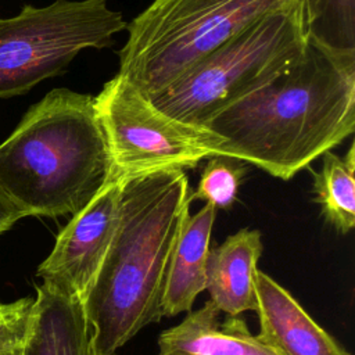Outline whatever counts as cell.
<instances>
[{
	"label": "cell",
	"mask_w": 355,
	"mask_h": 355,
	"mask_svg": "<svg viewBox=\"0 0 355 355\" xmlns=\"http://www.w3.org/2000/svg\"><path fill=\"white\" fill-rule=\"evenodd\" d=\"M201 126L218 154L288 180L355 130V54L306 39L304 53Z\"/></svg>",
	"instance_id": "1"
},
{
	"label": "cell",
	"mask_w": 355,
	"mask_h": 355,
	"mask_svg": "<svg viewBox=\"0 0 355 355\" xmlns=\"http://www.w3.org/2000/svg\"><path fill=\"white\" fill-rule=\"evenodd\" d=\"M119 183L116 229L82 298L96 355H115L141 329L162 319L171 257L190 215L183 169L119 176Z\"/></svg>",
	"instance_id": "2"
},
{
	"label": "cell",
	"mask_w": 355,
	"mask_h": 355,
	"mask_svg": "<svg viewBox=\"0 0 355 355\" xmlns=\"http://www.w3.org/2000/svg\"><path fill=\"white\" fill-rule=\"evenodd\" d=\"M94 97L53 89L0 144V189L26 216L75 215L115 178Z\"/></svg>",
	"instance_id": "3"
},
{
	"label": "cell",
	"mask_w": 355,
	"mask_h": 355,
	"mask_svg": "<svg viewBox=\"0 0 355 355\" xmlns=\"http://www.w3.org/2000/svg\"><path fill=\"white\" fill-rule=\"evenodd\" d=\"M304 0H154L126 25L118 75L153 98L263 15Z\"/></svg>",
	"instance_id": "4"
},
{
	"label": "cell",
	"mask_w": 355,
	"mask_h": 355,
	"mask_svg": "<svg viewBox=\"0 0 355 355\" xmlns=\"http://www.w3.org/2000/svg\"><path fill=\"white\" fill-rule=\"evenodd\" d=\"M305 44L304 6L263 15L148 100L168 116L201 126L215 112L295 61Z\"/></svg>",
	"instance_id": "5"
},
{
	"label": "cell",
	"mask_w": 355,
	"mask_h": 355,
	"mask_svg": "<svg viewBox=\"0 0 355 355\" xmlns=\"http://www.w3.org/2000/svg\"><path fill=\"white\" fill-rule=\"evenodd\" d=\"M126 25L108 0L26 4L15 17L0 18V98L22 96L62 73L82 50L111 46Z\"/></svg>",
	"instance_id": "6"
},
{
	"label": "cell",
	"mask_w": 355,
	"mask_h": 355,
	"mask_svg": "<svg viewBox=\"0 0 355 355\" xmlns=\"http://www.w3.org/2000/svg\"><path fill=\"white\" fill-rule=\"evenodd\" d=\"M94 108L116 176L196 168L218 154L214 132L168 116L118 73L94 96Z\"/></svg>",
	"instance_id": "7"
},
{
	"label": "cell",
	"mask_w": 355,
	"mask_h": 355,
	"mask_svg": "<svg viewBox=\"0 0 355 355\" xmlns=\"http://www.w3.org/2000/svg\"><path fill=\"white\" fill-rule=\"evenodd\" d=\"M119 186V176H115L85 208L72 215L37 268L43 282L83 298L116 229Z\"/></svg>",
	"instance_id": "8"
},
{
	"label": "cell",
	"mask_w": 355,
	"mask_h": 355,
	"mask_svg": "<svg viewBox=\"0 0 355 355\" xmlns=\"http://www.w3.org/2000/svg\"><path fill=\"white\" fill-rule=\"evenodd\" d=\"M257 336L276 355H351L300 302L262 270L255 273Z\"/></svg>",
	"instance_id": "9"
},
{
	"label": "cell",
	"mask_w": 355,
	"mask_h": 355,
	"mask_svg": "<svg viewBox=\"0 0 355 355\" xmlns=\"http://www.w3.org/2000/svg\"><path fill=\"white\" fill-rule=\"evenodd\" d=\"M263 244L257 229H240L211 247L205 265V290L227 316L257 312L255 273Z\"/></svg>",
	"instance_id": "10"
},
{
	"label": "cell",
	"mask_w": 355,
	"mask_h": 355,
	"mask_svg": "<svg viewBox=\"0 0 355 355\" xmlns=\"http://www.w3.org/2000/svg\"><path fill=\"white\" fill-rule=\"evenodd\" d=\"M22 355H96L82 300L46 282L37 286Z\"/></svg>",
	"instance_id": "11"
},
{
	"label": "cell",
	"mask_w": 355,
	"mask_h": 355,
	"mask_svg": "<svg viewBox=\"0 0 355 355\" xmlns=\"http://www.w3.org/2000/svg\"><path fill=\"white\" fill-rule=\"evenodd\" d=\"M220 313L211 300L189 312L159 334L157 355H276L251 334L244 319L227 316L220 322Z\"/></svg>",
	"instance_id": "12"
},
{
	"label": "cell",
	"mask_w": 355,
	"mask_h": 355,
	"mask_svg": "<svg viewBox=\"0 0 355 355\" xmlns=\"http://www.w3.org/2000/svg\"><path fill=\"white\" fill-rule=\"evenodd\" d=\"M216 211L205 202L200 211L186 218L166 273L162 318L190 312L197 295L205 290V265Z\"/></svg>",
	"instance_id": "13"
},
{
	"label": "cell",
	"mask_w": 355,
	"mask_h": 355,
	"mask_svg": "<svg viewBox=\"0 0 355 355\" xmlns=\"http://www.w3.org/2000/svg\"><path fill=\"white\" fill-rule=\"evenodd\" d=\"M322 168L313 172V201L324 219L341 234L355 226V166H349L333 151L322 155Z\"/></svg>",
	"instance_id": "14"
},
{
	"label": "cell",
	"mask_w": 355,
	"mask_h": 355,
	"mask_svg": "<svg viewBox=\"0 0 355 355\" xmlns=\"http://www.w3.org/2000/svg\"><path fill=\"white\" fill-rule=\"evenodd\" d=\"M306 39L338 54H355V0H304Z\"/></svg>",
	"instance_id": "15"
},
{
	"label": "cell",
	"mask_w": 355,
	"mask_h": 355,
	"mask_svg": "<svg viewBox=\"0 0 355 355\" xmlns=\"http://www.w3.org/2000/svg\"><path fill=\"white\" fill-rule=\"evenodd\" d=\"M247 172L245 162L223 155H211L202 168L193 200H202L216 209H229L236 201L239 187Z\"/></svg>",
	"instance_id": "16"
},
{
	"label": "cell",
	"mask_w": 355,
	"mask_h": 355,
	"mask_svg": "<svg viewBox=\"0 0 355 355\" xmlns=\"http://www.w3.org/2000/svg\"><path fill=\"white\" fill-rule=\"evenodd\" d=\"M33 298H21L10 304L0 305V352L14 351L24 347Z\"/></svg>",
	"instance_id": "17"
},
{
	"label": "cell",
	"mask_w": 355,
	"mask_h": 355,
	"mask_svg": "<svg viewBox=\"0 0 355 355\" xmlns=\"http://www.w3.org/2000/svg\"><path fill=\"white\" fill-rule=\"evenodd\" d=\"M25 216V212L0 189V234L11 229L19 219Z\"/></svg>",
	"instance_id": "18"
},
{
	"label": "cell",
	"mask_w": 355,
	"mask_h": 355,
	"mask_svg": "<svg viewBox=\"0 0 355 355\" xmlns=\"http://www.w3.org/2000/svg\"><path fill=\"white\" fill-rule=\"evenodd\" d=\"M0 355H22V348L14 349V351H7V352H0Z\"/></svg>",
	"instance_id": "19"
},
{
	"label": "cell",
	"mask_w": 355,
	"mask_h": 355,
	"mask_svg": "<svg viewBox=\"0 0 355 355\" xmlns=\"http://www.w3.org/2000/svg\"><path fill=\"white\" fill-rule=\"evenodd\" d=\"M0 305H1V304H0Z\"/></svg>",
	"instance_id": "20"
}]
</instances>
